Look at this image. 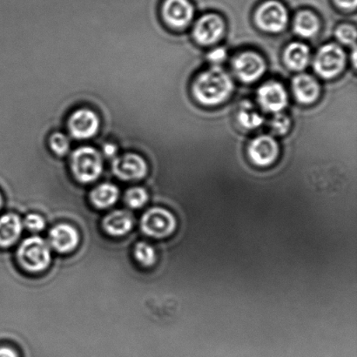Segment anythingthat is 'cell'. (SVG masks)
Wrapping results in <instances>:
<instances>
[{
    "instance_id": "29",
    "label": "cell",
    "mask_w": 357,
    "mask_h": 357,
    "mask_svg": "<svg viewBox=\"0 0 357 357\" xmlns=\"http://www.w3.org/2000/svg\"><path fill=\"white\" fill-rule=\"evenodd\" d=\"M335 3L344 10H354L356 7L357 0H335Z\"/></svg>"
},
{
    "instance_id": "26",
    "label": "cell",
    "mask_w": 357,
    "mask_h": 357,
    "mask_svg": "<svg viewBox=\"0 0 357 357\" xmlns=\"http://www.w3.org/2000/svg\"><path fill=\"white\" fill-rule=\"evenodd\" d=\"M356 27L351 24H342L335 31V37L341 43L351 45L355 44L356 40Z\"/></svg>"
},
{
    "instance_id": "16",
    "label": "cell",
    "mask_w": 357,
    "mask_h": 357,
    "mask_svg": "<svg viewBox=\"0 0 357 357\" xmlns=\"http://www.w3.org/2000/svg\"><path fill=\"white\" fill-rule=\"evenodd\" d=\"M134 225L131 213L124 210H117L105 217L103 229L112 236H122L128 234Z\"/></svg>"
},
{
    "instance_id": "10",
    "label": "cell",
    "mask_w": 357,
    "mask_h": 357,
    "mask_svg": "<svg viewBox=\"0 0 357 357\" xmlns=\"http://www.w3.org/2000/svg\"><path fill=\"white\" fill-rule=\"evenodd\" d=\"M100 119L90 109L77 110L68 121V129L73 137L86 139L93 137L99 131Z\"/></svg>"
},
{
    "instance_id": "21",
    "label": "cell",
    "mask_w": 357,
    "mask_h": 357,
    "mask_svg": "<svg viewBox=\"0 0 357 357\" xmlns=\"http://www.w3.org/2000/svg\"><path fill=\"white\" fill-rule=\"evenodd\" d=\"M239 123L247 129H255L260 128L264 122V118L255 109V107L250 102H244L241 105L239 112L237 114Z\"/></svg>"
},
{
    "instance_id": "22",
    "label": "cell",
    "mask_w": 357,
    "mask_h": 357,
    "mask_svg": "<svg viewBox=\"0 0 357 357\" xmlns=\"http://www.w3.org/2000/svg\"><path fill=\"white\" fill-rule=\"evenodd\" d=\"M135 257L143 267H152L156 261L155 248L146 243H139L136 245L134 252Z\"/></svg>"
},
{
    "instance_id": "31",
    "label": "cell",
    "mask_w": 357,
    "mask_h": 357,
    "mask_svg": "<svg viewBox=\"0 0 357 357\" xmlns=\"http://www.w3.org/2000/svg\"><path fill=\"white\" fill-rule=\"evenodd\" d=\"M0 357H19L16 351L8 347L0 348Z\"/></svg>"
},
{
    "instance_id": "9",
    "label": "cell",
    "mask_w": 357,
    "mask_h": 357,
    "mask_svg": "<svg viewBox=\"0 0 357 357\" xmlns=\"http://www.w3.org/2000/svg\"><path fill=\"white\" fill-rule=\"evenodd\" d=\"M279 153L278 142L269 135L258 136L248 146V155L252 162L261 167L271 166L278 160Z\"/></svg>"
},
{
    "instance_id": "27",
    "label": "cell",
    "mask_w": 357,
    "mask_h": 357,
    "mask_svg": "<svg viewBox=\"0 0 357 357\" xmlns=\"http://www.w3.org/2000/svg\"><path fill=\"white\" fill-rule=\"evenodd\" d=\"M24 225H26L28 229L33 231V232H40V231L45 229V222L40 215L31 213L24 220Z\"/></svg>"
},
{
    "instance_id": "7",
    "label": "cell",
    "mask_w": 357,
    "mask_h": 357,
    "mask_svg": "<svg viewBox=\"0 0 357 357\" xmlns=\"http://www.w3.org/2000/svg\"><path fill=\"white\" fill-rule=\"evenodd\" d=\"M234 72L241 82H257L266 71V62L260 54L255 52H244L236 56L233 62Z\"/></svg>"
},
{
    "instance_id": "17",
    "label": "cell",
    "mask_w": 357,
    "mask_h": 357,
    "mask_svg": "<svg viewBox=\"0 0 357 357\" xmlns=\"http://www.w3.org/2000/svg\"><path fill=\"white\" fill-rule=\"evenodd\" d=\"M22 233L19 216L9 213L0 217V247L9 248L16 243Z\"/></svg>"
},
{
    "instance_id": "8",
    "label": "cell",
    "mask_w": 357,
    "mask_h": 357,
    "mask_svg": "<svg viewBox=\"0 0 357 357\" xmlns=\"http://www.w3.org/2000/svg\"><path fill=\"white\" fill-rule=\"evenodd\" d=\"M225 22L218 14L208 13L199 17L192 30L195 40L199 44H215L225 33Z\"/></svg>"
},
{
    "instance_id": "18",
    "label": "cell",
    "mask_w": 357,
    "mask_h": 357,
    "mask_svg": "<svg viewBox=\"0 0 357 357\" xmlns=\"http://www.w3.org/2000/svg\"><path fill=\"white\" fill-rule=\"evenodd\" d=\"M310 59V50L307 45L294 42L287 47L284 52L286 65L293 71H302L307 68Z\"/></svg>"
},
{
    "instance_id": "11",
    "label": "cell",
    "mask_w": 357,
    "mask_h": 357,
    "mask_svg": "<svg viewBox=\"0 0 357 357\" xmlns=\"http://www.w3.org/2000/svg\"><path fill=\"white\" fill-rule=\"evenodd\" d=\"M257 100L260 106L268 113H282L288 105V93L282 84L268 82L259 89Z\"/></svg>"
},
{
    "instance_id": "14",
    "label": "cell",
    "mask_w": 357,
    "mask_h": 357,
    "mask_svg": "<svg viewBox=\"0 0 357 357\" xmlns=\"http://www.w3.org/2000/svg\"><path fill=\"white\" fill-rule=\"evenodd\" d=\"M51 246L59 253H70L78 246L79 237L78 231L68 224L55 226L49 234Z\"/></svg>"
},
{
    "instance_id": "2",
    "label": "cell",
    "mask_w": 357,
    "mask_h": 357,
    "mask_svg": "<svg viewBox=\"0 0 357 357\" xmlns=\"http://www.w3.org/2000/svg\"><path fill=\"white\" fill-rule=\"evenodd\" d=\"M17 261L24 271L31 273L44 271L51 262L48 244L40 237L28 238L21 243L17 253Z\"/></svg>"
},
{
    "instance_id": "4",
    "label": "cell",
    "mask_w": 357,
    "mask_h": 357,
    "mask_svg": "<svg viewBox=\"0 0 357 357\" xmlns=\"http://www.w3.org/2000/svg\"><path fill=\"white\" fill-rule=\"evenodd\" d=\"M346 59L345 52L340 45L334 43L324 45L314 59V71L321 78H335L344 71Z\"/></svg>"
},
{
    "instance_id": "6",
    "label": "cell",
    "mask_w": 357,
    "mask_h": 357,
    "mask_svg": "<svg viewBox=\"0 0 357 357\" xmlns=\"http://www.w3.org/2000/svg\"><path fill=\"white\" fill-rule=\"evenodd\" d=\"M255 22L261 30L271 33H281L289 21L286 7L278 0H268L261 3L255 13Z\"/></svg>"
},
{
    "instance_id": "30",
    "label": "cell",
    "mask_w": 357,
    "mask_h": 357,
    "mask_svg": "<svg viewBox=\"0 0 357 357\" xmlns=\"http://www.w3.org/2000/svg\"><path fill=\"white\" fill-rule=\"evenodd\" d=\"M103 152L105 153V155L109 157V158H112V157L115 156V155H116L117 153V146L114 144H110V143H108V144L104 146Z\"/></svg>"
},
{
    "instance_id": "3",
    "label": "cell",
    "mask_w": 357,
    "mask_h": 357,
    "mask_svg": "<svg viewBox=\"0 0 357 357\" xmlns=\"http://www.w3.org/2000/svg\"><path fill=\"white\" fill-rule=\"evenodd\" d=\"M71 167L77 180L82 183H90L102 173V157L96 149L83 146L73 152Z\"/></svg>"
},
{
    "instance_id": "1",
    "label": "cell",
    "mask_w": 357,
    "mask_h": 357,
    "mask_svg": "<svg viewBox=\"0 0 357 357\" xmlns=\"http://www.w3.org/2000/svg\"><path fill=\"white\" fill-rule=\"evenodd\" d=\"M234 90L232 79L218 66L202 72L195 80L192 93L196 100L205 106H217L224 102Z\"/></svg>"
},
{
    "instance_id": "32",
    "label": "cell",
    "mask_w": 357,
    "mask_h": 357,
    "mask_svg": "<svg viewBox=\"0 0 357 357\" xmlns=\"http://www.w3.org/2000/svg\"><path fill=\"white\" fill-rule=\"evenodd\" d=\"M2 206V196L0 195V208H1Z\"/></svg>"
},
{
    "instance_id": "23",
    "label": "cell",
    "mask_w": 357,
    "mask_h": 357,
    "mask_svg": "<svg viewBox=\"0 0 357 357\" xmlns=\"http://www.w3.org/2000/svg\"><path fill=\"white\" fill-rule=\"evenodd\" d=\"M148 199V192L142 188H132L126 192L125 201L131 208H142Z\"/></svg>"
},
{
    "instance_id": "19",
    "label": "cell",
    "mask_w": 357,
    "mask_h": 357,
    "mask_svg": "<svg viewBox=\"0 0 357 357\" xmlns=\"http://www.w3.org/2000/svg\"><path fill=\"white\" fill-rule=\"evenodd\" d=\"M321 23L318 17L310 10H302L297 13L294 21V31L303 38H312L318 33Z\"/></svg>"
},
{
    "instance_id": "13",
    "label": "cell",
    "mask_w": 357,
    "mask_h": 357,
    "mask_svg": "<svg viewBox=\"0 0 357 357\" xmlns=\"http://www.w3.org/2000/svg\"><path fill=\"white\" fill-rule=\"evenodd\" d=\"M195 9L189 0H165L162 6V17L171 27L181 29L191 23Z\"/></svg>"
},
{
    "instance_id": "12",
    "label": "cell",
    "mask_w": 357,
    "mask_h": 357,
    "mask_svg": "<svg viewBox=\"0 0 357 357\" xmlns=\"http://www.w3.org/2000/svg\"><path fill=\"white\" fill-rule=\"evenodd\" d=\"M113 172L121 180H141L148 174V164L141 155L127 153L114 160Z\"/></svg>"
},
{
    "instance_id": "5",
    "label": "cell",
    "mask_w": 357,
    "mask_h": 357,
    "mask_svg": "<svg viewBox=\"0 0 357 357\" xmlns=\"http://www.w3.org/2000/svg\"><path fill=\"white\" fill-rule=\"evenodd\" d=\"M177 220L169 210L155 208L144 213L142 219L143 233L156 239L169 237L176 232Z\"/></svg>"
},
{
    "instance_id": "20",
    "label": "cell",
    "mask_w": 357,
    "mask_h": 357,
    "mask_svg": "<svg viewBox=\"0 0 357 357\" xmlns=\"http://www.w3.org/2000/svg\"><path fill=\"white\" fill-rule=\"evenodd\" d=\"M119 195L120 192L116 185L105 183L93 189L91 192L90 199L97 208L104 209L114 205L118 201Z\"/></svg>"
},
{
    "instance_id": "15",
    "label": "cell",
    "mask_w": 357,
    "mask_h": 357,
    "mask_svg": "<svg viewBox=\"0 0 357 357\" xmlns=\"http://www.w3.org/2000/svg\"><path fill=\"white\" fill-rule=\"evenodd\" d=\"M294 96L298 102L303 105L313 104L320 96L321 87L314 77L302 73L293 79Z\"/></svg>"
},
{
    "instance_id": "25",
    "label": "cell",
    "mask_w": 357,
    "mask_h": 357,
    "mask_svg": "<svg viewBox=\"0 0 357 357\" xmlns=\"http://www.w3.org/2000/svg\"><path fill=\"white\" fill-rule=\"evenodd\" d=\"M50 146L56 155L63 156L69 151L70 142L65 135L61 132H55L51 136Z\"/></svg>"
},
{
    "instance_id": "28",
    "label": "cell",
    "mask_w": 357,
    "mask_h": 357,
    "mask_svg": "<svg viewBox=\"0 0 357 357\" xmlns=\"http://www.w3.org/2000/svg\"><path fill=\"white\" fill-rule=\"evenodd\" d=\"M227 51L225 48L219 47L209 52L208 59L213 64H220L227 59Z\"/></svg>"
},
{
    "instance_id": "24",
    "label": "cell",
    "mask_w": 357,
    "mask_h": 357,
    "mask_svg": "<svg viewBox=\"0 0 357 357\" xmlns=\"http://www.w3.org/2000/svg\"><path fill=\"white\" fill-rule=\"evenodd\" d=\"M290 126H291L290 119L282 113L275 114V116L269 123L273 134L276 135H286L289 131Z\"/></svg>"
}]
</instances>
